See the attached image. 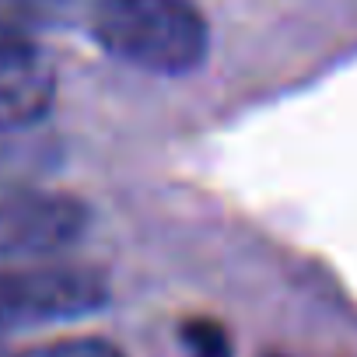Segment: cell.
Returning <instances> with one entry per match:
<instances>
[{
  "label": "cell",
  "instance_id": "1",
  "mask_svg": "<svg viewBox=\"0 0 357 357\" xmlns=\"http://www.w3.org/2000/svg\"><path fill=\"white\" fill-rule=\"evenodd\" d=\"M91 36L116 60L151 74H190L211 46L207 18L193 0H98Z\"/></svg>",
  "mask_w": 357,
  "mask_h": 357
},
{
  "label": "cell",
  "instance_id": "2",
  "mask_svg": "<svg viewBox=\"0 0 357 357\" xmlns=\"http://www.w3.org/2000/svg\"><path fill=\"white\" fill-rule=\"evenodd\" d=\"M109 301V280L81 263L0 266V333L18 326L67 322L98 312Z\"/></svg>",
  "mask_w": 357,
  "mask_h": 357
},
{
  "label": "cell",
  "instance_id": "3",
  "mask_svg": "<svg viewBox=\"0 0 357 357\" xmlns=\"http://www.w3.org/2000/svg\"><path fill=\"white\" fill-rule=\"evenodd\" d=\"M88 228V207L67 193H15L0 200V266L63 252Z\"/></svg>",
  "mask_w": 357,
  "mask_h": 357
},
{
  "label": "cell",
  "instance_id": "4",
  "mask_svg": "<svg viewBox=\"0 0 357 357\" xmlns=\"http://www.w3.org/2000/svg\"><path fill=\"white\" fill-rule=\"evenodd\" d=\"M56 98V70L32 39H0V130L46 119Z\"/></svg>",
  "mask_w": 357,
  "mask_h": 357
},
{
  "label": "cell",
  "instance_id": "5",
  "mask_svg": "<svg viewBox=\"0 0 357 357\" xmlns=\"http://www.w3.org/2000/svg\"><path fill=\"white\" fill-rule=\"evenodd\" d=\"M178 340H183L186 354L190 357H231V336L228 329L211 319V315H193L183 322V329H178Z\"/></svg>",
  "mask_w": 357,
  "mask_h": 357
},
{
  "label": "cell",
  "instance_id": "6",
  "mask_svg": "<svg viewBox=\"0 0 357 357\" xmlns=\"http://www.w3.org/2000/svg\"><path fill=\"white\" fill-rule=\"evenodd\" d=\"M8 357H126L119 347L98 336H63V340H43L25 350H15Z\"/></svg>",
  "mask_w": 357,
  "mask_h": 357
},
{
  "label": "cell",
  "instance_id": "7",
  "mask_svg": "<svg viewBox=\"0 0 357 357\" xmlns=\"http://www.w3.org/2000/svg\"><path fill=\"white\" fill-rule=\"evenodd\" d=\"M43 11L46 0H0V39H29Z\"/></svg>",
  "mask_w": 357,
  "mask_h": 357
}]
</instances>
